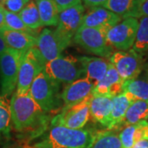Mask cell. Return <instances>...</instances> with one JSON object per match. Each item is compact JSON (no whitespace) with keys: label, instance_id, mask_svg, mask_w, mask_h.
Returning <instances> with one entry per match:
<instances>
[{"label":"cell","instance_id":"cell-25","mask_svg":"<svg viewBox=\"0 0 148 148\" xmlns=\"http://www.w3.org/2000/svg\"><path fill=\"white\" fill-rule=\"evenodd\" d=\"M18 15L24 24L32 31H36L43 27L36 3L35 0H30Z\"/></svg>","mask_w":148,"mask_h":148},{"label":"cell","instance_id":"cell-3","mask_svg":"<svg viewBox=\"0 0 148 148\" xmlns=\"http://www.w3.org/2000/svg\"><path fill=\"white\" fill-rule=\"evenodd\" d=\"M108 31L104 29L81 27L73 36L74 43L80 45L87 52L100 58H109L114 53L106 41Z\"/></svg>","mask_w":148,"mask_h":148},{"label":"cell","instance_id":"cell-17","mask_svg":"<svg viewBox=\"0 0 148 148\" xmlns=\"http://www.w3.org/2000/svg\"><path fill=\"white\" fill-rule=\"evenodd\" d=\"M80 63L84 70L85 77L88 78L94 86L104 78L110 62L106 58L100 57H79Z\"/></svg>","mask_w":148,"mask_h":148},{"label":"cell","instance_id":"cell-32","mask_svg":"<svg viewBox=\"0 0 148 148\" xmlns=\"http://www.w3.org/2000/svg\"><path fill=\"white\" fill-rule=\"evenodd\" d=\"M143 16L148 17V0H146L141 3V5L139 6L138 11L136 12L133 17L138 19V18L143 17Z\"/></svg>","mask_w":148,"mask_h":148},{"label":"cell","instance_id":"cell-28","mask_svg":"<svg viewBox=\"0 0 148 148\" xmlns=\"http://www.w3.org/2000/svg\"><path fill=\"white\" fill-rule=\"evenodd\" d=\"M3 12H4V16H5V21H4V27L3 28L9 29L12 31H17V32H26L28 34L36 36V32L29 29L24 24V22L21 21V19L17 13L11 12L4 8H3Z\"/></svg>","mask_w":148,"mask_h":148},{"label":"cell","instance_id":"cell-18","mask_svg":"<svg viewBox=\"0 0 148 148\" xmlns=\"http://www.w3.org/2000/svg\"><path fill=\"white\" fill-rule=\"evenodd\" d=\"M0 34L5 40L8 47L17 51L27 52L36 45L37 37L26 32L2 28L0 29Z\"/></svg>","mask_w":148,"mask_h":148},{"label":"cell","instance_id":"cell-4","mask_svg":"<svg viewBox=\"0 0 148 148\" xmlns=\"http://www.w3.org/2000/svg\"><path fill=\"white\" fill-rule=\"evenodd\" d=\"M44 72L57 83L69 84L81 78L84 70L78 58L72 56H60L46 62Z\"/></svg>","mask_w":148,"mask_h":148},{"label":"cell","instance_id":"cell-14","mask_svg":"<svg viewBox=\"0 0 148 148\" xmlns=\"http://www.w3.org/2000/svg\"><path fill=\"white\" fill-rule=\"evenodd\" d=\"M94 84L86 77H81L68 84L61 94L64 107H69L89 98L92 95Z\"/></svg>","mask_w":148,"mask_h":148},{"label":"cell","instance_id":"cell-21","mask_svg":"<svg viewBox=\"0 0 148 148\" xmlns=\"http://www.w3.org/2000/svg\"><path fill=\"white\" fill-rule=\"evenodd\" d=\"M142 3V0H108L103 8L124 19L133 17Z\"/></svg>","mask_w":148,"mask_h":148},{"label":"cell","instance_id":"cell-33","mask_svg":"<svg viewBox=\"0 0 148 148\" xmlns=\"http://www.w3.org/2000/svg\"><path fill=\"white\" fill-rule=\"evenodd\" d=\"M108 0H82V2L84 3V4L87 7L96 8V7H103Z\"/></svg>","mask_w":148,"mask_h":148},{"label":"cell","instance_id":"cell-40","mask_svg":"<svg viewBox=\"0 0 148 148\" xmlns=\"http://www.w3.org/2000/svg\"><path fill=\"white\" fill-rule=\"evenodd\" d=\"M144 1H146V0H142V2H144Z\"/></svg>","mask_w":148,"mask_h":148},{"label":"cell","instance_id":"cell-22","mask_svg":"<svg viewBox=\"0 0 148 148\" xmlns=\"http://www.w3.org/2000/svg\"><path fill=\"white\" fill-rule=\"evenodd\" d=\"M123 93L130 101H148V80L133 79L124 82Z\"/></svg>","mask_w":148,"mask_h":148},{"label":"cell","instance_id":"cell-11","mask_svg":"<svg viewBox=\"0 0 148 148\" xmlns=\"http://www.w3.org/2000/svg\"><path fill=\"white\" fill-rule=\"evenodd\" d=\"M70 44L55 31L45 28L37 36L36 49L46 63L62 56L63 51Z\"/></svg>","mask_w":148,"mask_h":148},{"label":"cell","instance_id":"cell-19","mask_svg":"<svg viewBox=\"0 0 148 148\" xmlns=\"http://www.w3.org/2000/svg\"><path fill=\"white\" fill-rule=\"evenodd\" d=\"M123 148H132L142 140H148V121L143 120L133 125L124 126L119 133Z\"/></svg>","mask_w":148,"mask_h":148},{"label":"cell","instance_id":"cell-36","mask_svg":"<svg viewBox=\"0 0 148 148\" xmlns=\"http://www.w3.org/2000/svg\"><path fill=\"white\" fill-rule=\"evenodd\" d=\"M4 21H5V16L3 12V8L0 9V29L4 27Z\"/></svg>","mask_w":148,"mask_h":148},{"label":"cell","instance_id":"cell-12","mask_svg":"<svg viewBox=\"0 0 148 148\" xmlns=\"http://www.w3.org/2000/svg\"><path fill=\"white\" fill-rule=\"evenodd\" d=\"M84 15L85 8L82 3L73 6L60 12L55 32L64 40L71 43L75 34L82 26Z\"/></svg>","mask_w":148,"mask_h":148},{"label":"cell","instance_id":"cell-8","mask_svg":"<svg viewBox=\"0 0 148 148\" xmlns=\"http://www.w3.org/2000/svg\"><path fill=\"white\" fill-rule=\"evenodd\" d=\"M138 18L127 17L108 31L106 41L113 49L118 51H127L131 49L135 42L138 28Z\"/></svg>","mask_w":148,"mask_h":148},{"label":"cell","instance_id":"cell-29","mask_svg":"<svg viewBox=\"0 0 148 148\" xmlns=\"http://www.w3.org/2000/svg\"><path fill=\"white\" fill-rule=\"evenodd\" d=\"M10 103L8 96L0 95V134L8 133L10 130L12 123Z\"/></svg>","mask_w":148,"mask_h":148},{"label":"cell","instance_id":"cell-27","mask_svg":"<svg viewBox=\"0 0 148 148\" xmlns=\"http://www.w3.org/2000/svg\"><path fill=\"white\" fill-rule=\"evenodd\" d=\"M138 32L132 49L137 53H143L148 51V17L139 18Z\"/></svg>","mask_w":148,"mask_h":148},{"label":"cell","instance_id":"cell-30","mask_svg":"<svg viewBox=\"0 0 148 148\" xmlns=\"http://www.w3.org/2000/svg\"><path fill=\"white\" fill-rule=\"evenodd\" d=\"M29 1L30 0H5L2 6L6 10L18 14Z\"/></svg>","mask_w":148,"mask_h":148},{"label":"cell","instance_id":"cell-41","mask_svg":"<svg viewBox=\"0 0 148 148\" xmlns=\"http://www.w3.org/2000/svg\"><path fill=\"white\" fill-rule=\"evenodd\" d=\"M16 148H22V147H16Z\"/></svg>","mask_w":148,"mask_h":148},{"label":"cell","instance_id":"cell-13","mask_svg":"<svg viewBox=\"0 0 148 148\" xmlns=\"http://www.w3.org/2000/svg\"><path fill=\"white\" fill-rule=\"evenodd\" d=\"M122 19L121 16L103 7H96L90 8L88 12L85 13L81 27L109 31L111 27L121 21Z\"/></svg>","mask_w":148,"mask_h":148},{"label":"cell","instance_id":"cell-7","mask_svg":"<svg viewBox=\"0 0 148 148\" xmlns=\"http://www.w3.org/2000/svg\"><path fill=\"white\" fill-rule=\"evenodd\" d=\"M25 53L8 48L0 55V77L3 95L8 96L16 88L19 69Z\"/></svg>","mask_w":148,"mask_h":148},{"label":"cell","instance_id":"cell-15","mask_svg":"<svg viewBox=\"0 0 148 148\" xmlns=\"http://www.w3.org/2000/svg\"><path fill=\"white\" fill-rule=\"evenodd\" d=\"M124 81L120 77L113 64H110L104 78L95 85L93 88L92 95H101L114 97L123 93Z\"/></svg>","mask_w":148,"mask_h":148},{"label":"cell","instance_id":"cell-2","mask_svg":"<svg viewBox=\"0 0 148 148\" xmlns=\"http://www.w3.org/2000/svg\"><path fill=\"white\" fill-rule=\"evenodd\" d=\"M10 101L12 123L16 131L29 129L45 113L29 92L25 95L15 92Z\"/></svg>","mask_w":148,"mask_h":148},{"label":"cell","instance_id":"cell-38","mask_svg":"<svg viewBox=\"0 0 148 148\" xmlns=\"http://www.w3.org/2000/svg\"><path fill=\"white\" fill-rule=\"evenodd\" d=\"M4 2H5V0H0V3H1V4H3Z\"/></svg>","mask_w":148,"mask_h":148},{"label":"cell","instance_id":"cell-34","mask_svg":"<svg viewBox=\"0 0 148 148\" xmlns=\"http://www.w3.org/2000/svg\"><path fill=\"white\" fill-rule=\"evenodd\" d=\"M8 49V47L6 44L5 40L3 39V36L0 34V55L3 53H4Z\"/></svg>","mask_w":148,"mask_h":148},{"label":"cell","instance_id":"cell-10","mask_svg":"<svg viewBox=\"0 0 148 148\" xmlns=\"http://www.w3.org/2000/svg\"><path fill=\"white\" fill-rule=\"evenodd\" d=\"M91 96L76 105L64 107L62 112L53 119L52 124L72 129H82L90 118Z\"/></svg>","mask_w":148,"mask_h":148},{"label":"cell","instance_id":"cell-24","mask_svg":"<svg viewBox=\"0 0 148 148\" xmlns=\"http://www.w3.org/2000/svg\"><path fill=\"white\" fill-rule=\"evenodd\" d=\"M147 119H148V101H133L126 112L123 127L133 125Z\"/></svg>","mask_w":148,"mask_h":148},{"label":"cell","instance_id":"cell-5","mask_svg":"<svg viewBox=\"0 0 148 148\" xmlns=\"http://www.w3.org/2000/svg\"><path fill=\"white\" fill-rule=\"evenodd\" d=\"M58 85L44 71L32 82L29 93L45 113L53 110L58 106Z\"/></svg>","mask_w":148,"mask_h":148},{"label":"cell","instance_id":"cell-1","mask_svg":"<svg viewBox=\"0 0 148 148\" xmlns=\"http://www.w3.org/2000/svg\"><path fill=\"white\" fill-rule=\"evenodd\" d=\"M95 134L88 129H72L53 125L35 148H90Z\"/></svg>","mask_w":148,"mask_h":148},{"label":"cell","instance_id":"cell-20","mask_svg":"<svg viewBox=\"0 0 148 148\" xmlns=\"http://www.w3.org/2000/svg\"><path fill=\"white\" fill-rule=\"evenodd\" d=\"M113 107L111 112L110 123L108 130H114L116 128L123 127L124 118L128 107L132 101L123 93L113 97Z\"/></svg>","mask_w":148,"mask_h":148},{"label":"cell","instance_id":"cell-9","mask_svg":"<svg viewBox=\"0 0 148 148\" xmlns=\"http://www.w3.org/2000/svg\"><path fill=\"white\" fill-rule=\"evenodd\" d=\"M110 62L124 82L138 78L144 67L143 55L132 49L114 52L110 56Z\"/></svg>","mask_w":148,"mask_h":148},{"label":"cell","instance_id":"cell-16","mask_svg":"<svg viewBox=\"0 0 148 148\" xmlns=\"http://www.w3.org/2000/svg\"><path fill=\"white\" fill-rule=\"evenodd\" d=\"M113 98L108 96L92 95L90 103V117L92 120L101 123L109 129L111 112L113 107Z\"/></svg>","mask_w":148,"mask_h":148},{"label":"cell","instance_id":"cell-35","mask_svg":"<svg viewBox=\"0 0 148 148\" xmlns=\"http://www.w3.org/2000/svg\"><path fill=\"white\" fill-rule=\"evenodd\" d=\"M132 148H148V140H142L136 143Z\"/></svg>","mask_w":148,"mask_h":148},{"label":"cell","instance_id":"cell-26","mask_svg":"<svg viewBox=\"0 0 148 148\" xmlns=\"http://www.w3.org/2000/svg\"><path fill=\"white\" fill-rule=\"evenodd\" d=\"M90 148H123V147L119 133L107 129L95 133Z\"/></svg>","mask_w":148,"mask_h":148},{"label":"cell","instance_id":"cell-6","mask_svg":"<svg viewBox=\"0 0 148 148\" xmlns=\"http://www.w3.org/2000/svg\"><path fill=\"white\" fill-rule=\"evenodd\" d=\"M45 62L36 47L32 48L25 53L21 61L16 93L18 95L27 94L30 90L33 81L45 69Z\"/></svg>","mask_w":148,"mask_h":148},{"label":"cell","instance_id":"cell-37","mask_svg":"<svg viewBox=\"0 0 148 148\" xmlns=\"http://www.w3.org/2000/svg\"><path fill=\"white\" fill-rule=\"evenodd\" d=\"M146 73H147V77L148 80V64L146 66Z\"/></svg>","mask_w":148,"mask_h":148},{"label":"cell","instance_id":"cell-31","mask_svg":"<svg viewBox=\"0 0 148 148\" xmlns=\"http://www.w3.org/2000/svg\"><path fill=\"white\" fill-rule=\"evenodd\" d=\"M53 1L55 3V4L58 8V12L65 10L67 8H69L73 6L82 3V0H53Z\"/></svg>","mask_w":148,"mask_h":148},{"label":"cell","instance_id":"cell-39","mask_svg":"<svg viewBox=\"0 0 148 148\" xmlns=\"http://www.w3.org/2000/svg\"><path fill=\"white\" fill-rule=\"evenodd\" d=\"M1 8H3V6H2V4L0 3V9H1Z\"/></svg>","mask_w":148,"mask_h":148},{"label":"cell","instance_id":"cell-23","mask_svg":"<svg viewBox=\"0 0 148 148\" xmlns=\"http://www.w3.org/2000/svg\"><path fill=\"white\" fill-rule=\"evenodd\" d=\"M43 27H57L58 8L53 0H35Z\"/></svg>","mask_w":148,"mask_h":148}]
</instances>
